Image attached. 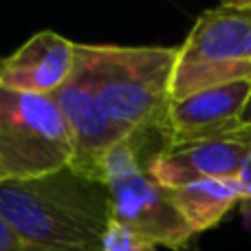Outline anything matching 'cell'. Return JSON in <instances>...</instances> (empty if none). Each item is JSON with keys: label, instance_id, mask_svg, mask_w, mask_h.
<instances>
[{"label": "cell", "instance_id": "5bb4252c", "mask_svg": "<svg viewBox=\"0 0 251 251\" xmlns=\"http://www.w3.org/2000/svg\"><path fill=\"white\" fill-rule=\"evenodd\" d=\"M223 4L234 9V11H251V0H227Z\"/></svg>", "mask_w": 251, "mask_h": 251}, {"label": "cell", "instance_id": "7a4b0ae2", "mask_svg": "<svg viewBox=\"0 0 251 251\" xmlns=\"http://www.w3.org/2000/svg\"><path fill=\"white\" fill-rule=\"evenodd\" d=\"M176 53L178 47L77 42V57L86 66L101 108L128 134L146 130L163 132L172 104L170 84Z\"/></svg>", "mask_w": 251, "mask_h": 251}, {"label": "cell", "instance_id": "52a82bcc", "mask_svg": "<svg viewBox=\"0 0 251 251\" xmlns=\"http://www.w3.org/2000/svg\"><path fill=\"white\" fill-rule=\"evenodd\" d=\"M55 104L60 106L75 141V159L71 165L77 170L101 178L104 161L108 152L128 137L119 126L110 122L104 113L100 100L95 95L93 82L88 77L86 66L79 57H75V69L71 79L53 95Z\"/></svg>", "mask_w": 251, "mask_h": 251}, {"label": "cell", "instance_id": "4fadbf2b", "mask_svg": "<svg viewBox=\"0 0 251 251\" xmlns=\"http://www.w3.org/2000/svg\"><path fill=\"white\" fill-rule=\"evenodd\" d=\"M26 245L11 231V227L0 218V251H25Z\"/></svg>", "mask_w": 251, "mask_h": 251}, {"label": "cell", "instance_id": "277c9868", "mask_svg": "<svg viewBox=\"0 0 251 251\" xmlns=\"http://www.w3.org/2000/svg\"><path fill=\"white\" fill-rule=\"evenodd\" d=\"M73 159V132L53 97L0 86V181L57 172Z\"/></svg>", "mask_w": 251, "mask_h": 251}, {"label": "cell", "instance_id": "3957f363", "mask_svg": "<svg viewBox=\"0 0 251 251\" xmlns=\"http://www.w3.org/2000/svg\"><path fill=\"white\" fill-rule=\"evenodd\" d=\"M146 161L148 152L137 132H130L108 152L101 178L110 196V221L141 234L156 247L185 251L194 243V231L176 209L172 192L150 176Z\"/></svg>", "mask_w": 251, "mask_h": 251}, {"label": "cell", "instance_id": "8992f818", "mask_svg": "<svg viewBox=\"0 0 251 251\" xmlns=\"http://www.w3.org/2000/svg\"><path fill=\"white\" fill-rule=\"evenodd\" d=\"M251 101V79H234L170 104L168 146L196 141H234Z\"/></svg>", "mask_w": 251, "mask_h": 251}, {"label": "cell", "instance_id": "9c48e42d", "mask_svg": "<svg viewBox=\"0 0 251 251\" xmlns=\"http://www.w3.org/2000/svg\"><path fill=\"white\" fill-rule=\"evenodd\" d=\"M249 148L236 141H196L165 146L148 159L146 168L168 190L205 178H236Z\"/></svg>", "mask_w": 251, "mask_h": 251}, {"label": "cell", "instance_id": "2e32d148", "mask_svg": "<svg viewBox=\"0 0 251 251\" xmlns=\"http://www.w3.org/2000/svg\"><path fill=\"white\" fill-rule=\"evenodd\" d=\"M25 251H47V249H33V247H26Z\"/></svg>", "mask_w": 251, "mask_h": 251}, {"label": "cell", "instance_id": "30bf717a", "mask_svg": "<svg viewBox=\"0 0 251 251\" xmlns=\"http://www.w3.org/2000/svg\"><path fill=\"white\" fill-rule=\"evenodd\" d=\"M170 192L194 236L216 227L234 209V205L240 203L236 178H205Z\"/></svg>", "mask_w": 251, "mask_h": 251}, {"label": "cell", "instance_id": "8fae6325", "mask_svg": "<svg viewBox=\"0 0 251 251\" xmlns=\"http://www.w3.org/2000/svg\"><path fill=\"white\" fill-rule=\"evenodd\" d=\"M152 240L143 238L141 234L128 229V227L119 225V223L110 221L108 229H106L104 243H101V251H156Z\"/></svg>", "mask_w": 251, "mask_h": 251}, {"label": "cell", "instance_id": "9a60e30c", "mask_svg": "<svg viewBox=\"0 0 251 251\" xmlns=\"http://www.w3.org/2000/svg\"><path fill=\"white\" fill-rule=\"evenodd\" d=\"M185 251H201V247H199V245H196V243H192V245H190V247H187Z\"/></svg>", "mask_w": 251, "mask_h": 251}, {"label": "cell", "instance_id": "6da1fadb", "mask_svg": "<svg viewBox=\"0 0 251 251\" xmlns=\"http://www.w3.org/2000/svg\"><path fill=\"white\" fill-rule=\"evenodd\" d=\"M0 218L33 249L101 251L110 225L104 178L75 165L22 181H0Z\"/></svg>", "mask_w": 251, "mask_h": 251}, {"label": "cell", "instance_id": "7c38bea8", "mask_svg": "<svg viewBox=\"0 0 251 251\" xmlns=\"http://www.w3.org/2000/svg\"><path fill=\"white\" fill-rule=\"evenodd\" d=\"M236 183H238L240 201L243 203H251V150L243 159V163H240V170L236 174Z\"/></svg>", "mask_w": 251, "mask_h": 251}, {"label": "cell", "instance_id": "5b68a950", "mask_svg": "<svg viewBox=\"0 0 251 251\" xmlns=\"http://www.w3.org/2000/svg\"><path fill=\"white\" fill-rule=\"evenodd\" d=\"M234 79H251V18L225 4L201 13L178 47L172 101Z\"/></svg>", "mask_w": 251, "mask_h": 251}, {"label": "cell", "instance_id": "ba28073f", "mask_svg": "<svg viewBox=\"0 0 251 251\" xmlns=\"http://www.w3.org/2000/svg\"><path fill=\"white\" fill-rule=\"evenodd\" d=\"M75 57L77 42L55 31H38L0 60V86L53 97L71 79Z\"/></svg>", "mask_w": 251, "mask_h": 251}]
</instances>
